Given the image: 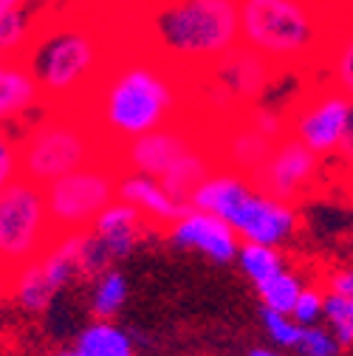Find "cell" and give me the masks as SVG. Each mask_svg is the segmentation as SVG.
Masks as SVG:
<instances>
[{
    "label": "cell",
    "mask_w": 353,
    "mask_h": 356,
    "mask_svg": "<svg viewBox=\"0 0 353 356\" xmlns=\"http://www.w3.org/2000/svg\"><path fill=\"white\" fill-rule=\"evenodd\" d=\"M85 111L91 113L113 161L124 145L153 130L206 122L198 97V74L156 54L142 40L139 26L110 60Z\"/></svg>",
    "instance_id": "cell-1"
},
{
    "label": "cell",
    "mask_w": 353,
    "mask_h": 356,
    "mask_svg": "<svg viewBox=\"0 0 353 356\" xmlns=\"http://www.w3.org/2000/svg\"><path fill=\"white\" fill-rule=\"evenodd\" d=\"M133 29V0L79 3L49 17H34L23 60L40 85L42 111H85Z\"/></svg>",
    "instance_id": "cell-2"
},
{
    "label": "cell",
    "mask_w": 353,
    "mask_h": 356,
    "mask_svg": "<svg viewBox=\"0 0 353 356\" xmlns=\"http://www.w3.org/2000/svg\"><path fill=\"white\" fill-rule=\"evenodd\" d=\"M240 42L283 74L322 76L336 42L353 29V0H238Z\"/></svg>",
    "instance_id": "cell-3"
},
{
    "label": "cell",
    "mask_w": 353,
    "mask_h": 356,
    "mask_svg": "<svg viewBox=\"0 0 353 356\" xmlns=\"http://www.w3.org/2000/svg\"><path fill=\"white\" fill-rule=\"evenodd\" d=\"M147 46L190 74L206 71L240 42L238 0H133Z\"/></svg>",
    "instance_id": "cell-4"
},
{
    "label": "cell",
    "mask_w": 353,
    "mask_h": 356,
    "mask_svg": "<svg viewBox=\"0 0 353 356\" xmlns=\"http://www.w3.org/2000/svg\"><path fill=\"white\" fill-rule=\"evenodd\" d=\"M105 159L113 156L105 147L91 113L79 108L40 111V116L20 133L23 178L40 187H49L57 178Z\"/></svg>",
    "instance_id": "cell-5"
},
{
    "label": "cell",
    "mask_w": 353,
    "mask_h": 356,
    "mask_svg": "<svg viewBox=\"0 0 353 356\" xmlns=\"http://www.w3.org/2000/svg\"><path fill=\"white\" fill-rule=\"evenodd\" d=\"M192 209L224 218L243 243L280 246L297 232V212L291 204L260 193L246 175L215 170L190 198Z\"/></svg>",
    "instance_id": "cell-6"
},
{
    "label": "cell",
    "mask_w": 353,
    "mask_h": 356,
    "mask_svg": "<svg viewBox=\"0 0 353 356\" xmlns=\"http://www.w3.org/2000/svg\"><path fill=\"white\" fill-rule=\"evenodd\" d=\"M54 241L57 232L46 207V187L17 178L0 193V289H9Z\"/></svg>",
    "instance_id": "cell-7"
},
{
    "label": "cell",
    "mask_w": 353,
    "mask_h": 356,
    "mask_svg": "<svg viewBox=\"0 0 353 356\" xmlns=\"http://www.w3.org/2000/svg\"><path fill=\"white\" fill-rule=\"evenodd\" d=\"M122 170L113 159L79 167L46 187V207L57 238L68 232H88L99 212L119 198Z\"/></svg>",
    "instance_id": "cell-8"
},
{
    "label": "cell",
    "mask_w": 353,
    "mask_h": 356,
    "mask_svg": "<svg viewBox=\"0 0 353 356\" xmlns=\"http://www.w3.org/2000/svg\"><path fill=\"white\" fill-rule=\"evenodd\" d=\"M353 102L339 94L322 76H311L302 91L288 105V136L311 147L320 159H331L339 153Z\"/></svg>",
    "instance_id": "cell-9"
},
{
    "label": "cell",
    "mask_w": 353,
    "mask_h": 356,
    "mask_svg": "<svg viewBox=\"0 0 353 356\" xmlns=\"http://www.w3.org/2000/svg\"><path fill=\"white\" fill-rule=\"evenodd\" d=\"M88 232L60 235L46 254L34 260L31 266H26L15 277L9 291L26 311H34V314L46 311L54 302V297L79 275V254H82V243Z\"/></svg>",
    "instance_id": "cell-10"
},
{
    "label": "cell",
    "mask_w": 353,
    "mask_h": 356,
    "mask_svg": "<svg viewBox=\"0 0 353 356\" xmlns=\"http://www.w3.org/2000/svg\"><path fill=\"white\" fill-rule=\"evenodd\" d=\"M209 127L212 124H175V127L153 130V133H147V136L124 145L116 153V164H119L122 172H142V175L161 178L190 150H195L201 145L212 147Z\"/></svg>",
    "instance_id": "cell-11"
},
{
    "label": "cell",
    "mask_w": 353,
    "mask_h": 356,
    "mask_svg": "<svg viewBox=\"0 0 353 356\" xmlns=\"http://www.w3.org/2000/svg\"><path fill=\"white\" fill-rule=\"evenodd\" d=\"M320 164L322 159L311 147H305L294 136H286L272 147V156L257 170L252 184L260 193L272 195L274 201L294 204L302 195L311 193V187L317 184Z\"/></svg>",
    "instance_id": "cell-12"
},
{
    "label": "cell",
    "mask_w": 353,
    "mask_h": 356,
    "mask_svg": "<svg viewBox=\"0 0 353 356\" xmlns=\"http://www.w3.org/2000/svg\"><path fill=\"white\" fill-rule=\"evenodd\" d=\"M167 238L175 249L201 252L204 257H209L212 263H220V266L232 263L240 252V238L224 218L204 212V209H192V207L170 227Z\"/></svg>",
    "instance_id": "cell-13"
},
{
    "label": "cell",
    "mask_w": 353,
    "mask_h": 356,
    "mask_svg": "<svg viewBox=\"0 0 353 356\" xmlns=\"http://www.w3.org/2000/svg\"><path fill=\"white\" fill-rule=\"evenodd\" d=\"M274 145L277 142L263 136V133L249 122V116L243 113L217 130V139H215L217 170H232L238 175H246L252 181L257 175V170L272 156Z\"/></svg>",
    "instance_id": "cell-14"
},
{
    "label": "cell",
    "mask_w": 353,
    "mask_h": 356,
    "mask_svg": "<svg viewBox=\"0 0 353 356\" xmlns=\"http://www.w3.org/2000/svg\"><path fill=\"white\" fill-rule=\"evenodd\" d=\"M34 111H42V97L28 63L23 57H0V127L28 124Z\"/></svg>",
    "instance_id": "cell-15"
},
{
    "label": "cell",
    "mask_w": 353,
    "mask_h": 356,
    "mask_svg": "<svg viewBox=\"0 0 353 356\" xmlns=\"http://www.w3.org/2000/svg\"><path fill=\"white\" fill-rule=\"evenodd\" d=\"M145 229H147L145 212H139L133 204H127V201L108 204L91 227V232L99 238V243L105 246L110 260H122V257H127L130 252H133L142 243Z\"/></svg>",
    "instance_id": "cell-16"
},
{
    "label": "cell",
    "mask_w": 353,
    "mask_h": 356,
    "mask_svg": "<svg viewBox=\"0 0 353 356\" xmlns=\"http://www.w3.org/2000/svg\"><path fill=\"white\" fill-rule=\"evenodd\" d=\"M119 201L133 204L139 212H145V218H153L156 224H167L172 227L190 207L175 201L158 178L153 175H142V172H124L119 181Z\"/></svg>",
    "instance_id": "cell-17"
},
{
    "label": "cell",
    "mask_w": 353,
    "mask_h": 356,
    "mask_svg": "<svg viewBox=\"0 0 353 356\" xmlns=\"http://www.w3.org/2000/svg\"><path fill=\"white\" fill-rule=\"evenodd\" d=\"M76 345L82 350H88L91 356H136L133 337H130L127 331H122L119 325L108 323V320L91 323L79 334Z\"/></svg>",
    "instance_id": "cell-18"
},
{
    "label": "cell",
    "mask_w": 353,
    "mask_h": 356,
    "mask_svg": "<svg viewBox=\"0 0 353 356\" xmlns=\"http://www.w3.org/2000/svg\"><path fill=\"white\" fill-rule=\"evenodd\" d=\"M238 263H240L243 275L254 283V289L286 269L280 249L277 246H266V243H243L240 252H238Z\"/></svg>",
    "instance_id": "cell-19"
},
{
    "label": "cell",
    "mask_w": 353,
    "mask_h": 356,
    "mask_svg": "<svg viewBox=\"0 0 353 356\" xmlns=\"http://www.w3.org/2000/svg\"><path fill=\"white\" fill-rule=\"evenodd\" d=\"M127 302V277L116 269H108L94 280V294H91V311L99 320L116 317L122 305Z\"/></svg>",
    "instance_id": "cell-20"
},
{
    "label": "cell",
    "mask_w": 353,
    "mask_h": 356,
    "mask_svg": "<svg viewBox=\"0 0 353 356\" xmlns=\"http://www.w3.org/2000/svg\"><path fill=\"white\" fill-rule=\"evenodd\" d=\"M302 280L291 272H280L274 275L272 280H266L263 286H257V294L263 300V308H269V311H280V314H291L299 294H302Z\"/></svg>",
    "instance_id": "cell-21"
},
{
    "label": "cell",
    "mask_w": 353,
    "mask_h": 356,
    "mask_svg": "<svg viewBox=\"0 0 353 356\" xmlns=\"http://www.w3.org/2000/svg\"><path fill=\"white\" fill-rule=\"evenodd\" d=\"M322 79L353 102V29L334 46V51L325 63Z\"/></svg>",
    "instance_id": "cell-22"
},
{
    "label": "cell",
    "mask_w": 353,
    "mask_h": 356,
    "mask_svg": "<svg viewBox=\"0 0 353 356\" xmlns=\"http://www.w3.org/2000/svg\"><path fill=\"white\" fill-rule=\"evenodd\" d=\"M31 29H34V17H28L26 9L0 17V57H23Z\"/></svg>",
    "instance_id": "cell-23"
},
{
    "label": "cell",
    "mask_w": 353,
    "mask_h": 356,
    "mask_svg": "<svg viewBox=\"0 0 353 356\" xmlns=\"http://www.w3.org/2000/svg\"><path fill=\"white\" fill-rule=\"evenodd\" d=\"M322 317L328 320V325H331V331H334V337H336V342H339L342 348L353 345V302H350V300H345V297L328 291V294H325Z\"/></svg>",
    "instance_id": "cell-24"
},
{
    "label": "cell",
    "mask_w": 353,
    "mask_h": 356,
    "mask_svg": "<svg viewBox=\"0 0 353 356\" xmlns=\"http://www.w3.org/2000/svg\"><path fill=\"white\" fill-rule=\"evenodd\" d=\"M263 328H266L269 339H272L277 348H297L299 334H302L305 325H299L291 314H280V311L263 308Z\"/></svg>",
    "instance_id": "cell-25"
},
{
    "label": "cell",
    "mask_w": 353,
    "mask_h": 356,
    "mask_svg": "<svg viewBox=\"0 0 353 356\" xmlns=\"http://www.w3.org/2000/svg\"><path fill=\"white\" fill-rule=\"evenodd\" d=\"M339 342L334 337V331H325L320 325H305L297 342V353L299 356H336L339 353Z\"/></svg>",
    "instance_id": "cell-26"
},
{
    "label": "cell",
    "mask_w": 353,
    "mask_h": 356,
    "mask_svg": "<svg viewBox=\"0 0 353 356\" xmlns=\"http://www.w3.org/2000/svg\"><path fill=\"white\" fill-rule=\"evenodd\" d=\"M322 308H325V294L317 291L314 286H305L294 311H291V317L299 323V325H317V320L322 317Z\"/></svg>",
    "instance_id": "cell-27"
},
{
    "label": "cell",
    "mask_w": 353,
    "mask_h": 356,
    "mask_svg": "<svg viewBox=\"0 0 353 356\" xmlns=\"http://www.w3.org/2000/svg\"><path fill=\"white\" fill-rule=\"evenodd\" d=\"M328 291L345 297L353 302V266H345V269H334L328 275Z\"/></svg>",
    "instance_id": "cell-28"
},
{
    "label": "cell",
    "mask_w": 353,
    "mask_h": 356,
    "mask_svg": "<svg viewBox=\"0 0 353 356\" xmlns=\"http://www.w3.org/2000/svg\"><path fill=\"white\" fill-rule=\"evenodd\" d=\"M336 159H339V164H342L345 175L350 178V175H353V108H350V122H347V133H345V142H342V147H339Z\"/></svg>",
    "instance_id": "cell-29"
},
{
    "label": "cell",
    "mask_w": 353,
    "mask_h": 356,
    "mask_svg": "<svg viewBox=\"0 0 353 356\" xmlns=\"http://www.w3.org/2000/svg\"><path fill=\"white\" fill-rule=\"evenodd\" d=\"M26 3H28V0H0V17L26 9Z\"/></svg>",
    "instance_id": "cell-30"
},
{
    "label": "cell",
    "mask_w": 353,
    "mask_h": 356,
    "mask_svg": "<svg viewBox=\"0 0 353 356\" xmlns=\"http://www.w3.org/2000/svg\"><path fill=\"white\" fill-rule=\"evenodd\" d=\"M249 356H286L283 350H274V348H252Z\"/></svg>",
    "instance_id": "cell-31"
},
{
    "label": "cell",
    "mask_w": 353,
    "mask_h": 356,
    "mask_svg": "<svg viewBox=\"0 0 353 356\" xmlns=\"http://www.w3.org/2000/svg\"><path fill=\"white\" fill-rule=\"evenodd\" d=\"M54 356H91L88 350H82L79 345H74V348H63V350H57Z\"/></svg>",
    "instance_id": "cell-32"
},
{
    "label": "cell",
    "mask_w": 353,
    "mask_h": 356,
    "mask_svg": "<svg viewBox=\"0 0 353 356\" xmlns=\"http://www.w3.org/2000/svg\"><path fill=\"white\" fill-rule=\"evenodd\" d=\"M347 254H350V260H353V235H350V243H347Z\"/></svg>",
    "instance_id": "cell-33"
},
{
    "label": "cell",
    "mask_w": 353,
    "mask_h": 356,
    "mask_svg": "<svg viewBox=\"0 0 353 356\" xmlns=\"http://www.w3.org/2000/svg\"><path fill=\"white\" fill-rule=\"evenodd\" d=\"M347 184H350V190H353V175H350V178H347Z\"/></svg>",
    "instance_id": "cell-34"
}]
</instances>
